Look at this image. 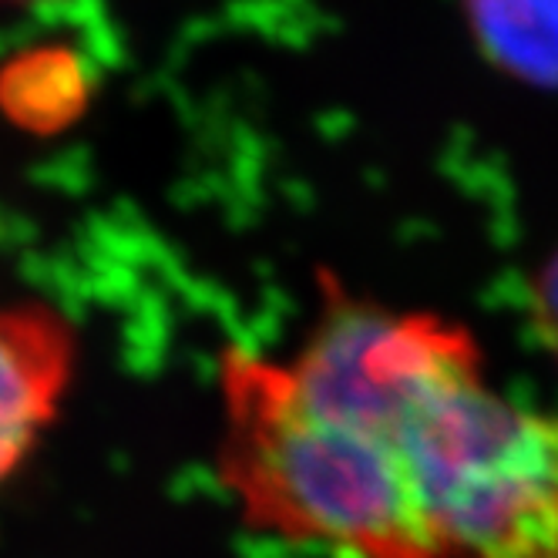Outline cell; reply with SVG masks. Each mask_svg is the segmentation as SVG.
<instances>
[{
	"label": "cell",
	"instance_id": "1",
	"mask_svg": "<svg viewBox=\"0 0 558 558\" xmlns=\"http://www.w3.org/2000/svg\"><path fill=\"white\" fill-rule=\"evenodd\" d=\"M287 361L313 397L390 437L448 558H558V414L495 390L464 327L330 279Z\"/></svg>",
	"mask_w": 558,
	"mask_h": 558
},
{
	"label": "cell",
	"instance_id": "2",
	"mask_svg": "<svg viewBox=\"0 0 558 558\" xmlns=\"http://www.w3.org/2000/svg\"><path fill=\"white\" fill-rule=\"evenodd\" d=\"M219 482L243 525L347 558H448L393 441L320 397L287 356H219Z\"/></svg>",
	"mask_w": 558,
	"mask_h": 558
},
{
	"label": "cell",
	"instance_id": "3",
	"mask_svg": "<svg viewBox=\"0 0 558 558\" xmlns=\"http://www.w3.org/2000/svg\"><path fill=\"white\" fill-rule=\"evenodd\" d=\"M77 367V330L41 300H0V488L61 414Z\"/></svg>",
	"mask_w": 558,
	"mask_h": 558
},
{
	"label": "cell",
	"instance_id": "4",
	"mask_svg": "<svg viewBox=\"0 0 558 558\" xmlns=\"http://www.w3.org/2000/svg\"><path fill=\"white\" fill-rule=\"evenodd\" d=\"M464 11L495 61L558 82V0H464Z\"/></svg>",
	"mask_w": 558,
	"mask_h": 558
},
{
	"label": "cell",
	"instance_id": "5",
	"mask_svg": "<svg viewBox=\"0 0 558 558\" xmlns=\"http://www.w3.org/2000/svg\"><path fill=\"white\" fill-rule=\"evenodd\" d=\"M538 316H542V333L558 353V263L545 272L538 287Z\"/></svg>",
	"mask_w": 558,
	"mask_h": 558
}]
</instances>
